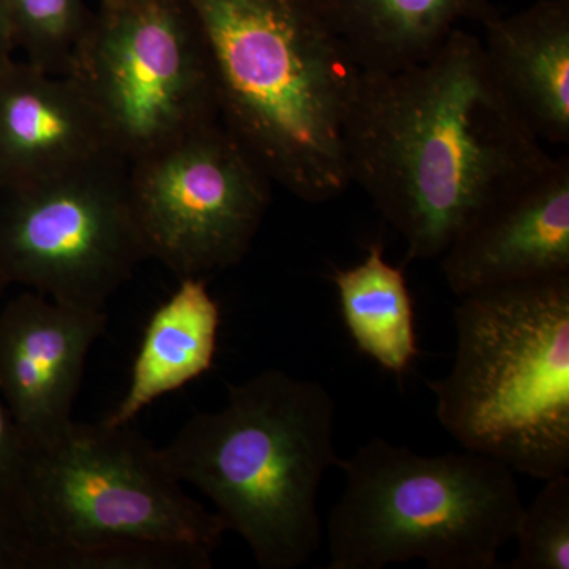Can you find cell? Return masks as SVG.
<instances>
[{"mask_svg":"<svg viewBox=\"0 0 569 569\" xmlns=\"http://www.w3.org/2000/svg\"><path fill=\"white\" fill-rule=\"evenodd\" d=\"M346 146L351 183L402 236L407 261L440 260L479 212L553 160L462 28L422 61L362 71Z\"/></svg>","mask_w":569,"mask_h":569,"instance_id":"6da1fadb","label":"cell"},{"mask_svg":"<svg viewBox=\"0 0 569 569\" xmlns=\"http://www.w3.org/2000/svg\"><path fill=\"white\" fill-rule=\"evenodd\" d=\"M200 26L219 119L307 203L351 186L346 132L361 67L320 0H183Z\"/></svg>","mask_w":569,"mask_h":569,"instance_id":"7a4b0ae2","label":"cell"},{"mask_svg":"<svg viewBox=\"0 0 569 569\" xmlns=\"http://www.w3.org/2000/svg\"><path fill=\"white\" fill-rule=\"evenodd\" d=\"M11 519L33 569H208L227 533L130 425L26 445Z\"/></svg>","mask_w":569,"mask_h":569,"instance_id":"3957f363","label":"cell"},{"mask_svg":"<svg viewBox=\"0 0 569 569\" xmlns=\"http://www.w3.org/2000/svg\"><path fill=\"white\" fill-rule=\"evenodd\" d=\"M336 399L325 385L266 369L228 385L219 410L197 411L167 447L168 470L213 505L261 569H298L323 541L318 493L342 459Z\"/></svg>","mask_w":569,"mask_h":569,"instance_id":"277c9868","label":"cell"},{"mask_svg":"<svg viewBox=\"0 0 569 569\" xmlns=\"http://www.w3.org/2000/svg\"><path fill=\"white\" fill-rule=\"evenodd\" d=\"M455 362L427 381L441 427L516 475L569 470V274L459 298Z\"/></svg>","mask_w":569,"mask_h":569,"instance_id":"5b68a950","label":"cell"},{"mask_svg":"<svg viewBox=\"0 0 569 569\" xmlns=\"http://www.w3.org/2000/svg\"><path fill=\"white\" fill-rule=\"evenodd\" d=\"M328 519V569H493L515 541L523 501L503 463L462 451L422 456L373 437L342 459Z\"/></svg>","mask_w":569,"mask_h":569,"instance_id":"8992f818","label":"cell"},{"mask_svg":"<svg viewBox=\"0 0 569 569\" xmlns=\"http://www.w3.org/2000/svg\"><path fill=\"white\" fill-rule=\"evenodd\" d=\"M67 74L129 163L220 121L208 44L183 0L99 3Z\"/></svg>","mask_w":569,"mask_h":569,"instance_id":"52a82bcc","label":"cell"},{"mask_svg":"<svg viewBox=\"0 0 569 569\" xmlns=\"http://www.w3.org/2000/svg\"><path fill=\"white\" fill-rule=\"evenodd\" d=\"M129 192V162L0 189V277L81 309L104 310L148 260Z\"/></svg>","mask_w":569,"mask_h":569,"instance_id":"ba28073f","label":"cell"},{"mask_svg":"<svg viewBox=\"0 0 569 569\" xmlns=\"http://www.w3.org/2000/svg\"><path fill=\"white\" fill-rule=\"evenodd\" d=\"M129 192L149 258L181 279L233 268L271 203V181L220 121L129 163Z\"/></svg>","mask_w":569,"mask_h":569,"instance_id":"9c48e42d","label":"cell"},{"mask_svg":"<svg viewBox=\"0 0 569 569\" xmlns=\"http://www.w3.org/2000/svg\"><path fill=\"white\" fill-rule=\"evenodd\" d=\"M107 323L104 310L32 290L0 306V397L24 445L44 443L73 422L86 359Z\"/></svg>","mask_w":569,"mask_h":569,"instance_id":"30bf717a","label":"cell"},{"mask_svg":"<svg viewBox=\"0 0 569 569\" xmlns=\"http://www.w3.org/2000/svg\"><path fill=\"white\" fill-rule=\"evenodd\" d=\"M458 298L569 274V159L552 162L498 198L441 254Z\"/></svg>","mask_w":569,"mask_h":569,"instance_id":"8fae6325","label":"cell"},{"mask_svg":"<svg viewBox=\"0 0 569 569\" xmlns=\"http://www.w3.org/2000/svg\"><path fill=\"white\" fill-rule=\"evenodd\" d=\"M116 153L69 74L17 58L0 69V189L51 181Z\"/></svg>","mask_w":569,"mask_h":569,"instance_id":"7c38bea8","label":"cell"},{"mask_svg":"<svg viewBox=\"0 0 569 569\" xmlns=\"http://www.w3.org/2000/svg\"><path fill=\"white\" fill-rule=\"evenodd\" d=\"M490 67L541 141L569 142V0H539L501 17L490 7L481 20Z\"/></svg>","mask_w":569,"mask_h":569,"instance_id":"4fadbf2b","label":"cell"},{"mask_svg":"<svg viewBox=\"0 0 569 569\" xmlns=\"http://www.w3.org/2000/svg\"><path fill=\"white\" fill-rule=\"evenodd\" d=\"M222 310L206 279H181L153 310L134 356L129 388L104 425H132L156 400L171 395L212 369L219 347Z\"/></svg>","mask_w":569,"mask_h":569,"instance_id":"5bb4252c","label":"cell"},{"mask_svg":"<svg viewBox=\"0 0 569 569\" xmlns=\"http://www.w3.org/2000/svg\"><path fill=\"white\" fill-rule=\"evenodd\" d=\"M332 28L362 71L396 70L437 51L486 0H320Z\"/></svg>","mask_w":569,"mask_h":569,"instance_id":"9a60e30c","label":"cell"},{"mask_svg":"<svg viewBox=\"0 0 569 569\" xmlns=\"http://www.w3.org/2000/svg\"><path fill=\"white\" fill-rule=\"evenodd\" d=\"M340 313L356 347L395 376L408 372L418 356L413 296L402 268L389 263L380 242L365 260L332 274Z\"/></svg>","mask_w":569,"mask_h":569,"instance_id":"2e32d148","label":"cell"},{"mask_svg":"<svg viewBox=\"0 0 569 569\" xmlns=\"http://www.w3.org/2000/svg\"><path fill=\"white\" fill-rule=\"evenodd\" d=\"M24 61L67 74L92 13L84 0H3Z\"/></svg>","mask_w":569,"mask_h":569,"instance_id":"e0dca14e","label":"cell"},{"mask_svg":"<svg viewBox=\"0 0 569 569\" xmlns=\"http://www.w3.org/2000/svg\"><path fill=\"white\" fill-rule=\"evenodd\" d=\"M511 569H569V477L546 479L533 501L523 505Z\"/></svg>","mask_w":569,"mask_h":569,"instance_id":"ac0fdd59","label":"cell"},{"mask_svg":"<svg viewBox=\"0 0 569 569\" xmlns=\"http://www.w3.org/2000/svg\"><path fill=\"white\" fill-rule=\"evenodd\" d=\"M24 455L26 445L20 429L14 425L9 408L0 397V511L10 519Z\"/></svg>","mask_w":569,"mask_h":569,"instance_id":"d6986e66","label":"cell"},{"mask_svg":"<svg viewBox=\"0 0 569 569\" xmlns=\"http://www.w3.org/2000/svg\"><path fill=\"white\" fill-rule=\"evenodd\" d=\"M0 569H33L29 546L9 516L0 511Z\"/></svg>","mask_w":569,"mask_h":569,"instance_id":"ffe728a7","label":"cell"},{"mask_svg":"<svg viewBox=\"0 0 569 569\" xmlns=\"http://www.w3.org/2000/svg\"><path fill=\"white\" fill-rule=\"evenodd\" d=\"M14 52H17V43H14L13 26H11L6 2L0 0V69L14 59Z\"/></svg>","mask_w":569,"mask_h":569,"instance_id":"44dd1931","label":"cell"},{"mask_svg":"<svg viewBox=\"0 0 569 569\" xmlns=\"http://www.w3.org/2000/svg\"><path fill=\"white\" fill-rule=\"evenodd\" d=\"M9 288V284L6 283V280L0 277V301H2L3 295H6V290Z\"/></svg>","mask_w":569,"mask_h":569,"instance_id":"7402d4cb","label":"cell"},{"mask_svg":"<svg viewBox=\"0 0 569 569\" xmlns=\"http://www.w3.org/2000/svg\"><path fill=\"white\" fill-rule=\"evenodd\" d=\"M103 2H116V0H100V3H103Z\"/></svg>","mask_w":569,"mask_h":569,"instance_id":"603a6c76","label":"cell"}]
</instances>
